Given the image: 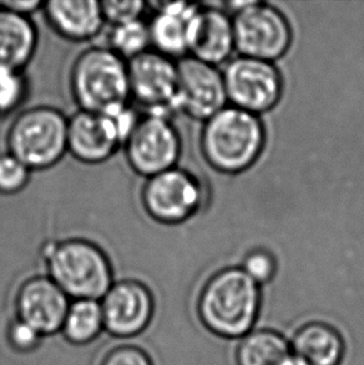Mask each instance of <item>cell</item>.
Listing matches in <instances>:
<instances>
[{"mask_svg":"<svg viewBox=\"0 0 364 365\" xmlns=\"http://www.w3.org/2000/svg\"><path fill=\"white\" fill-rule=\"evenodd\" d=\"M39 258L43 272L71 301H101L116 281L111 258L86 238L46 241Z\"/></svg>","mask_w":364,"mask_h":365,"instance_id":"1","label":"cell"},{"mask_svg":"<svg viewBox=\"0 0 364 365\" xmlns=\"http://www.w3.org/2000/svg\"><path fill=\"white\" fill-rule=\"evenodd\" d=\"M70 91L79 110L116 114L131 101L128 61L108 46L88 48L73 63Z\"/></svg>","mask_w":364,"mask_h":365,"instance_id":"2","label":"cell"},{"mask_svg":"<svg viewBox=\"0 0 364 365\" xmlns=\"http://www.w3.org/2000/svg\"><path fill=\"white\" fill-rule=\"evenodd\" d=\"M260 289L243 269L228 268L203 287L198 316L207 329L225 338L246 336L260 309Z\"/></svg>","mask_w":364,"mask_h":365,"instance_id":"3","label":"cell"},{"mask_svg":"<svg viewBox=\"0 0 364 365\" xmlns=\"http://www.w3.org/2000/svg\"><path fill=\"white\" fill-rule=\"evenodd\" d=\"M265 145V130L256 115L225 108L208 119L201 148L207 163L221 173H236L256 161Z\"/></svg>","mask_w":364,"mask_h":365,"instance_id":"4","label":"cell"},{"mask_svg":"<svg viewBox=\"0 0 364 365\" xmlns=\"http://www.w3.org/2000/svg\"><path fill=\"white\" fill-rule=\"evenodd\" d=\"M68 120L63 111L48 105L21 111L6 133L8 153L31 173L54 168L68 153Z\"/></svg>","mask_w":364,"mask_h":365,"instance_id":"5","label":"cell"},{"mask_svg":"<svg viewBox=\"0 0 364 365\" xmlns=\"http://www.w3.org/2000/svg\"><path fill=\"white\" fill-rule=\"evenodd\" d=\"M235 48L242 56L272 63L288 50L292 31L285 15L266 3H242L232 20Z\"/></svg>","mask_w":364,"mask_h":365,"instance_id":"6","label":"cell"},{"mask_svg":"<svg viewBox=\"0 0 364 365\" xmlns=\"http://www.w3.org/2000/svg\"><path fill=\"white\" fill-rule=\"evenodd\" d=\"M123 148L130 168L146 180L176 168L181 138L170 118L145 113Z\"/></svg>","mask_w":364,"mask_h":365,"instance_id":"7","label":"cell"},{"mask_svg":"<svg viewBox=\"0 0 364 365\" xmlns=\"http://www.w3.org/2000/svg\"><path fill=\"white\" fill-rule=\"evenodd\" d=\"M131 100L146 114L170 118L176 114L178 61L150 49L128 61Z\"/></svg>","mask_w":364,"mask_h":365,"instance_id":"8","label":"cell"},{"mask_svg":"<svg viewBox=\"0 0 364 365\" xmlns=\"http://www.w3.org/2000/svg\"><path fill=\"white\" fill-rule=\"evenodd\" d=\"M202 202V188L191 173L173 168L145 180L143 211L155 222L178 225L191 218Z\"/></svg>","mask_w":364,"mask_h":365,"instance_id":"9","label":"cell"},{"mask_svg":"<svg viewBox=\"0 0 364 365\" xmlns=\"http://www.w3.org/2000/svg\"><path fill=\"white\" fill-rule=\"evenodd\" d=\"M100 303L105 331L118 339L141 336L155 314L151 288L135 277L116 278Z\"/></svg>","mask_w":364,"mask_h":365,"instance_id":"10","label":"cell"},{"mask_svg":"<svg viewBox=\"0 0 364 365\" xmlns=\"http://www.w3.org/2000/svg\"><path fill=\"white\" fill-rule=\"evenodd\" d=\"M227 99L237 109L261 114L275 108L282 95V78L275 65L265 60L240 56L223 73Z\"/></svg>","mask_w":364,"mask_h":365,"instance_id":"11","label":"cell"},{"mask_svg":"<svg viewBox=\"0 0 364 365\" xmlns=\"http://www.w3.org/2000/svg\"><path fill=\"white\" fill-rule=\"evenodd\" d=\"M178 89L176 99L178 113L191 119H211L225 109L227 93L221 74L216 66L185 56L178 61Z\"/></svg>","mask_w":364,"mask_h":365,"instance_id":"12","label":"cell"},{"mask_svg":"<svg viewBox=\"0 0 364 365\" xmlns=\"http://www.w3.org/2000/svg\"><path fill=\"white\" fill-rule=\"evenodd\" d=\"M71 299L46 274L25 279L16 293V314L43 336L61 331Z\"/></svg>","mask_w":364,"mask_h":365,"instance_id":"13","label":"cell"},{"mask_svg":"<svg viewBox=\"0 0 364 365\" xmlns=\"http://www.w3.org/2000/svg\"><path fill=\"white\" fill-rule=\"evenodd\" d=\"M121 148L116 123L108 115L78 110L68 120V153L76 161L86 165L106 163Z\"/></svg>","mask_w":364,"mask_h":365,"instance_id":"14","label":"cell"},{"mask_svg":"<svg viewBox=\"0 0 364 365\" xmlns=\"http://www.w3.org/2000/svg\"><path fill=\"white\" fill-rule=\"evenodd\" d=\"M235 49L232 20L217 9H198L187 24V53L206 64H221Z\"/></svg>","mask_w":364,"mask_h":365,"instance_id":"15","label":"cell"},{"mask_svg":"<svg viewBox=\"0 0 364 365\" xmlns=\"http://www.w3.org/2000/svg\"><path fill=\"white\" fill-rule=\"evenodd\" d=\"M41 11L53 31L71 43H86L95 39L106 24L101 1L98 0L44 1Z\"/></svg>","mask_w":364,"mask_h":365,"instance_id":"16","label":"cell"},{"mask_svg":"<svg viewBox=\"0 0 364 365\" xmlns=\"http://www.w3.org/2000/svg\"><path fill=\"white\" fill-rule=\"evenodd\" d=\"M155 11L148 21L151 49L178 61L187 54V24L198 11V5L190 3L148 1Z\"/></svg>","mask_w":364,"mask_h":365,"instance_id":"17","label":"cell"},{"mask_svg":"<svg viewBox=\"0 0 364 365\" xmlns=\"http://www.w3.org/2000/svg\"><path fill=\"white\" fill-rule=\"evenodd\" d=\"M38 28L30 16L0 6V69L23 71L38 49Z\"/></svg>","mask_w":364,"mask_h":365,"instance_id":"18","label":"cell"},{"mask_svg":"<svg viewBox=\"0 0 364 365\" xmlns=\"http://www.w3.org/2000/svg\"><path fill=\"white\" fill-rule=\"evenodd\" d=\"M290 348L303 365H340L345 356V343L340 333L325 323L302 327Z\"/></svg>","mask_w":364,"mask_h":365,"instance_id":"19","label":"cell"},{"mask_svg":"<svg viewBox=\"0 0 364 365\" xmlns=\"http://www.w3.org/2000/svg\"><path fill=\"white\" fill-rule=\"evenodd\" d=\"M238 365H298L290 344L275 331L247 334L237 349Z\"/></svg>","mask_w":364,"mask_h":365,"instance_id":"20","label":"cell"},{"mask_svg":"<svg viewBox=\"0 0 364 365\" xmlns=\"http://www.w3.org/2000/svg\"><path fill=\"white\" fill-rule=\"evenodd\" d=\"M105 331L100 301L75 299L70 303L61 328L63 336L73 344L84 346L96 341Z\"/></svg>","mask_w":364,"mask_h":365,"instance_id":"21","label":"cell"},{"mask_svg":"<svg viewBox=\"0 0 364 365\" xmlns=\"http://www.w3.org/2000/svg\"><path fill=\"white\" fill-rule=\"evenodd\" d=\"M108 48L126 61L151 49L148 23L143 19L111 26Z\"/></svg>","mask_w":364,"mask_h":365,"instance_id":"22","label":"cell"},{"mask_svg":"<svg viewBox=\"0 0 364 365\" xmlns=\"http://www.w3.org/2000/svg\"><path fill=\"white\" fill-rule=\"evenodd\" d=\"M28 95V80L23 71L0 69V115L19 109Z\"/></svg>","mask_w":364,"mask_h":365,"instance_id":"23","label":"cell"},{"mask_svg":"<svg viewBox=\"0 0 364 365\" xmlns=\"http://www.w3.org/2000/svg\"><path fill=\"white\" fill-rule=\"evenodd\" d=\"M31 171L11 153H0V195L11 196L29 185Z\"/></svg>","mask_w":364,"mask_h":365,"instance_id":"24","label":"cell"},{"mask_svg":"<svg viewBox=\"0 0 364 365\" xmlns=\"http://www.w3.org/2000/svg\"><path fill=\"white\" fill-rule=\"evenodd\" d=\"M148 1L143 0H103L101 1L103 19L111 26L143 19L148 9Z\"/></svg>","mask_w":364,"mask_h":365,"instance_id":"25","label":"cell"},{"mask_svg":"<svg viewBox=\"0 0 364 365\" xmlns=\"http://www.w3.org/2000/svg\"><path fill=\"white\" fill-rule=\"evenodd\" d=\"M155 351L156 344H123L108 351L101 365H153L150 354Z\"/></svg>","mask_w":364,"mask_h":365,"instance_id":"26","label":"cell"},{"mask_svg":"<svg viewBox=\"0 0 364 365\" xmlns=\"http://www.w3.org/2000/svg\"><path fill=\"white\" fill-rule=\"evenodd\" d=\"M8 341L13 349L19 353H30L39 348L44 336L21 321L18 314L10 321L6 329Z\"/></svg>","mask_w":364,"mask_h":365,"instance_id":"27","label":"cell"},{"mask_svg":"<svg viewBox=\"0 0 364 365\" xmlns=\"http://www.w3.org/2000/svg\"><path fill=\"white\" fill-rule=\"evenodd\" d=\"M242 269L246 272L257 284L265 283L275 276V262L268 252L255 251L247 256Z\"/></svg>","mask_w":364,"mask_h":365,"instance_id":"28","label":"cell"},{"mask_svg":"<svg viewBox=\"0 0 364 365\" xmlns=\"http://www.w3.org/2000/svg\"><path fill=\"white\" fill-rule=\"evenodd\" d=\"M0 6L3 9L13 11L15 14L30 16L35 11L43 9L44 1H41V0H0Z\"/></svg>","mask_w":364,"mask_h":365,"instance_id":"29","label":"cell"}]
</instances>
